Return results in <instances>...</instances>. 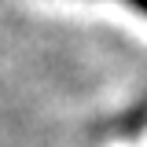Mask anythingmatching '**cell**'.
Returning <instances> with one entry per match:
<instances>
[{
	"label": "cell",
	"instance_id": "6da1fadb",
	"mask_svg": "<svg viewBox=\"0 0 147 147\" xmlns=\"http://www.w3.org/2000/svg\"><path fill=\"white\" fill-rule=\"evenodd\" d=\"M125 4H132L136 11H144V15H147V0H125Z\"/></svg>",
	"mask_w": 147,
	"mask_h": 147
}]
</instances>
